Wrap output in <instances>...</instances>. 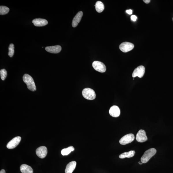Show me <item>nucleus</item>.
I'll return each mask as SVG.
<instances>
[{
	"instance_id": "f257e3e1",
	"label": "nucleus",
	"mask_w": 173,
	"mask_h": 173,
	"mask_svg": "<svg viewBox=\"0 0 173 173\" xmlns=\"http://www.w3.org/2000/svg\"><path fill=\"white\" fill-rule=\"evenodd\" d=\"M23 80L24 83L27 85L28 89L34 92L36 90V88L33 79L31 76L27 74H25L23 76Z\"/></svg>"
},
{
	"instance_id": "f03ea898",
	"label": "nucleus",
	"mask_w": 173,
	"mask_h": 173,
	"mask_svg": "<svg viewBox=\"0 0 173 173\" xmlns=\"http://www.w3.org/2000/svg\"><path fill=\"white\" fill-rule=\"evenodd\" d=\"M156 149L154 148H151L146 151L144 154L141 158V161L143 163H147L152 157L156 154Z\"/></svg>"
},
{
	"instance_id": "7ed1b4c3",
	"label": "nucleus",
	"mask_w": 173,
	"mask_h": 173,
	"mask_svg": "<svg viewBox=\"0 0 173 173\" xmlns=\"http://www.w3.org/2000/svg\"><path fill=\"white\" fill-rule=\"evenodd\" d=\"M82 94L84 98L89 100H93L96 97L94 91L89 88L83 89L82 92Z\"/></svg>"
},
{
	"instance_id": "20e7f679",
	"label": "nucleus",
	"mask_w": 173,
	"mask_h": 173,
	"mask_svg": "<svg viewBox=\"0 0 173 173\" xmlns=\"http://www.w3.org/2000/svg\"><path fill=\"white\" fill-rule=\"evenodd\" d=\"M135 139L134 135L133 134H129L125 135L120 139L119 142L122 145H125L133 142Z\"/></svg>"
},
{
	"instance_id": "39448f33",
	"label": "nucleus",
	"mask_w": 173,
	"mask_h": 173,
	"mask_svg": "<svg viewBox=\"0 0 173 173\" xmlns=\"http://www.w3.org/2000/svg\"><path fill=\"white\" fill-rule=\"evenodd\" d=\"M93 68L99 72L103 73L106 71V67L104 64L101 62L95 61L92 63Z\"/></svg>"
},
{
	"instance_id": "423d86ee",
	"label": "nucleus",
	"mask_w": 173,
	"mask_h": 173,
	"mask_svg": "<svg viewBox=\"0 0 173 173\" xmlns=\"http://www.w3.org/2000/svg\"><path fill=\"white\" fill-rule=\"evenodd\" d=\"M134 48V45L130 42H123L119 46V49L121 51L126 53L132 50Z\"/></svg>"
},
{
	"instance_id": "0eeeda50",
	"label": "nucleus",
	"mask_w": 173,
	"mask_h": 173,
	"mask_svg": "<svg viewBox=\"0 0 173 173\" xmlns=\"http://www.w3.org/2000/svg\"><path fill=\"white\" fill-rule=\"evenodd\" d=\"M145 72V67L142 66H139L134 70L133 74V77H138L141 78L143 77Z\"/></svg>"
},
{
	"instance_id": "6e6552de",
	"label": "nucleus",
	"mask_w": 173,
	"mask_h": 173,
	"mask_svg": "<svg viewBox=\"0 0 173 173\" xmlns=\"http://www.w3.org/2000/svg\"><path fill=\"white\" fill-rule=\"evenodd\" d=\"M21 139V137L19 136L14 138L8 143L7 146V148L9 149L15 148L19 145Z\"/></svg>"
},
{
	"instance_id": "1a4fd4ad",
	"label": "nucleus",
	"mask_w": 173,
	"mask_h": 173,
	"mask_svg": "<svg viewBox=\"0 0 173 173\" xmlns=\"http://www.w3.org/2000/svg\"><path fill=\"white\" fill-rule=\"evenodd\" d=\"M136 139L137 142L142 143L146 142L148 137L144 130H140L136 135Z\"/></svg>"
},
{
	"instance_id": "9d476101",
	"label": "nucleus",
	"mask_w": 173,
	"mask_h": 173,
	"mask_svg": "<svg viewBox=\"0 0 173 173\" xmlns=\"http://www.w3.org/2000/svg\"><path fill=\"white\" fill-rule=\"evenodd\" d=\"M48 153L47 149L45 146H41L36 150V154L40 158H44Z\"/></svg>"
},
{
	"instance_id": "9b49d317",
	"label": "nucleus",
	"mask_w": 173,
	"mask_h": 173,
	"mask_svg": "<svg viewBox=\"0 0 173 173\" xmlns=\"http://www.w3.org/2000/svg\"><path fill=\"white\" fill-rule=\"evenodd\" d=\"M45 50L47 51L50 53L57 54L61 51L62 48L59 45L49 46L46 47Z\"/></svg>"
},
{
	"instance_id": "f8f14e48",
	"label": "nucleus",
	"mask_w": 173,
	"mask_h": 173,
	"mask_svg": "<svg viewBox=\"0 0 173 173\" xmlns=\"http://www.w3.org/2000/svg\"><path fill=\"white\" fill-rule=\"evenodd\" d=\"M83 12L82 11L79 12L76 14V15L72 20V25L73 27H77L79 23L81 21L82 16H83Z\"/></svg>"
},
{
	"instance_id": "ddd939ff",
	"label": "nucleus",
	"mask_w": 173,
	"mask_h": 173,
	"mask_svg": "<svg viewBox=\"0 0 173 173\" xmlns=\"http://www.w3.org/2000/svg\"><path fill=\"white\" fill-rule=\"evenodd\" d=\"M34 26L37 27H42L45 26L48 24L47 21L45 19L36 18L34 19L32 21Z\"/></svg>"
},
{
	"instance_id": "4468645a",
	"label": "nucleus",
	"mask_w": 173,
	"mask_h": 173,
	"mask_svg": "<svg viewBox=\"0 0 173 173\" xmlns=\"http://www.w3.org/2000/svg\"><path fill=\"white\" fill-rule=\"evenodd\" d=\"M110 115L112 117H119L120 114V110L118 107L114 105L111 107L109 110Z\"/></svg>"
},
{
	"instance_id": "2eb2a0df",
	"label": "nucleus",
	"mask_w": 173,
	"mask_h": 173,
	"mask_svg": "<svg viewBox=\"0 0 173 173\" xmlns=\"http://www.w3.org/2000/svg\"><path fill=\"white\" fill-rule=\"evenodd\" d=\"M77 165V162L75 161H72L70 162L66 166L65 169L66 173H72L74 171Z\"/></svg>"
},
{
	"instance_id": "dca6fc26",
	"label": "nucleus",
	"mask_w": 173,
	"mask_h": 173,
	"mask_svg": "<svg viewBox=\"0 0 173 173\" xmlns=\"http://www.w3.org/2000/svg\"><path fill=\"white\" fill-rule=\"evenodd\" d=\"M20 170L22 173H33V170L31 167L25 164L21 166Z\"/></svg>"
},
{
	"instance_id": "f3484780",
	"label": "nucleus",
	"mask_w": 173,
	"mask_h": 173,
	"mask_svg": "<svg viewBox=\"0 0 173 173\" xmlns=\"http://www.w3.org/2000/svg\"><path fill=\"white\" fill-rule=\"evenodd\" d=\"M135 154V151L131 150L128 152H124L119 155V157L121 159H124L125 158H131L133 157Z\"/></svg>"
},
{
	"instance_id": "a211bd4d",
	"label": "nucleus",
	"mask_w": 173,
	"mask_h": 173,
	"mask_svg": "<svg viewBox=\"0 0 173 173\" xmlns=\"http://www.w3.org/2000/svg\"><path fill=\"white\" fill-rule=\"evenodd\" d=\"M95 6L96 10L98 13H100L102 12L104 10V5L103 3L101 1L97 2Z\"/></svg>"
},
{
	"instance_id": "6ab92c4d",
	"label": "nucleus",
	"mask_w": 173,
	"mask_h": 173,
	"mask_svg": "<svg viewBox=\"0 0 173 173\" xmlns=\"http://www.w3.org/2000/svg\"><path fill=\"white\" fill-rule=\"evenodd\" d=\"M75 150V148L72 146H70L69 147L66 148H64L62 150L61 153L62 155L64 156L67 155L71 153L72 151Z\"/></svg>"
},
{
	"instance_id": "aec40b11",
	"label": "nucleus",
	"mask_w": 173,
	"mask_h": 173,
	"mask_svg": "<svg viewBox=\"0 0 173 173\" xmlns=\"http://www.w3.org/2000/svg\"><path fill=\"white\" fill-rule=\"evenodd\" d=\"M10 8L5 6H1L0 7V14L3 15L7 14L10 11Z\"/></svg>"
},
{
	"instance_id": "412c9836",
	"label": "nucleus",
	"mask_w": 173,
	"mask_h": 173,
	"mask_svg": "<svg viewBox=\"0 0 173 173\" xmlns=\"http://www.w3.org/2000/svg\"><path fill=\"white\" fill-rule=\"evenodd\" d=\"M14 45L13 44H10L9 46L8 55L10 57H12L14 54Z\"/></svg>"
},
{
	"instance_id": "4be33fe9",
	"label": "nucleus",
	"mask_w": 173,
	"mask_h": 173,
	"mask_svg": "<svg viewBox=\"0 0 173 173\" xmlns=\"http://www.w3.org/2000/svg\"><path fill=\"white\" fill-rule=\"evenodd\" d=\"M0 75H1V78L3 81L5 80L6 78L7 75V72L6 70L5 69H2L0 71Z\"/></svg>"
},
{
	"instance_id": "5701e85b",
	"label": "nucleus",
	"mask_w": 173,
	"mask_h": 173,
	"mask_svg": "<svg viewBox=\"0 0 173 173\" xmlns=\"http://www.w3.org/2000/svg\"><path fill=\"white\" fill-rule=\"evenodd\" d=\"M131 19L134 22L136 21L137 19V17L134 15L131 16Z\"/></svg>"
},
{
	"instance_id": "b1692460",
	"label": "nucleus",
	"mask_w": 173,
	"mask_h": 173,
	"mask_svg": "<svg viewBox=\"0 0 173 173\" xmlns=\"http://www.w3.org/2000/svg\"><path fill=\"white\" fill-rule=\"evenodd\" d=\"M126 12L129 14H131L133 13V11L131 10H127L126 11Z\"/></svg>"
},
{
	"instance_id": "393cba45",
	"label": "nucleus",
	"mask_w": 173,
	"mask_h": 173,
	"mask_svg": "<svg viewBox=\"0 0 173 173\" xmlns=\"http://www.w3.org/2000/svg\"><path fill=\"white\" fill-rule=\"evenodd\" d=\"M144 2L146 3V4H148L149 2H150V0H144L143 1Z\"/></svg>"
},
{
	"instance_id": "a878e982",
	"label": "nucleus",
	"mask_w": 173,
	"mask_h": 173,
	"mask_svg": "<svg viewBox=\"0 0 173 173\" xmlns=\"http://www.w3.org/2000/svg\"><path fill=\"white\" fill-rule=\"evenodd\" d=\"M0 173H5V171L4 169H2L0 172Z\"/></svg>"
},
{
	"instance_id": "bb28decb",
	"label": "nucleus",
	"mask_w": 173,
	"mask_h": 173,
	"mask_svg": "<svg viewBox=\"0 0 173 173\" xmlns=\"http://www.w3.org/2000/svg\"><path fill=\"white\" fill-rule=\"evenodd\" d=\"M139 165H142V164L143 163L142 162V161H139Z\"/></svg>"
}]
</instances>
